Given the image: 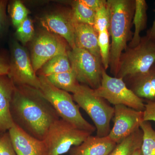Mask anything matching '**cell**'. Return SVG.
<instances>
[{
	"label": "cell",
	"mask_w": 155,
	"mask_h": 155,
	"mask_svg": "<svg viewBox=\"0 0 155 155\" xmlns=\"http://www.w3.org/2000/svg\"><path fill=\"white\" fill-rule=\"evenodd\" d=\"M11 110L14 123L41 140L51 125L60 119L39 90L28 85L15 86Z\"/></svg>",
	"instance_id": "1"
},
{
	"label": "cell",
	"mask_w": 155,
	"mask_h": 155,
	"mask_svg": "<svg viewBox=\"0 0 155 155\" xmlns=\"http://www.w3.org/2000/svg\"><path fill=\"white\" fill-rule=\"evenodd\" d=\"M110 21L109 31L111 37L109 67L115 76L118 72L120 58L127 48L130 37V28L134 11L135 1L108 0Z\"/></svg>",
	"instance_id": "2"
},
{
	"label": "cell",
	"mask_w": 155,
	"mask_h": 155,
	"mask_svg": "<svg viewBox=\"0 0 155 155\" xmlns=\"http://www.w3.org/2000/svg\"><path fill=\"white\" fill-rule=\"evenodd\" d=\"M39 90L52 106L61 119L71 123L82 130L93 133L95 126L87 122L81 114L79 106L75 104L73 96L68 92L56 87L46 76L39 74Z\"/></svg>",
	"instance_id": "3"
},
{
	"label": "cell",
	"mask_w": 155,
	"mask_h": 155,
	"mask_svg": "<svg viewBox=\"0 0 155 155\" xmlns=\"http://www.w3.org/2000/svg\"><path fill=\"white\" fill-rule=\"evenodd\" d=\"M72 96L78 105L85 111L94 123L97 135L102 137L109 135L114 107L104 99L97 95L94 89L84 84H80Z\"/></svg>",
	"instance_id": "4"
},
{
	"label": "cell",
	"mask_w": 155,
	"mask_h": 155,
	"mask_svg": "<svg viewBox=\"0 0 155 155\" xmlns=\"http://www.w3.org/2000/svg\"><path fill=\"white\" fill-rule=\"evenodd\" d=\"M92 133L61 119L51 125L44 139V155H61L80 144Z\"/></svg>",
	"instance_id": "5"
},
{
	"label": "cell",
	"mask_w": 155,
	"mask_h": 155,
	"mask_svg": "<svg viewBox=\"0 0 155 155\" xmlns=\"http://www.w3.org/2000/svg\"><path fill=\"white\" fill-rule=\"evenodd\" d=\"M155 64V41L147 35L141 37L134 48H127L120 58L116 77L123 79L147 72Z\"/></svg>",
	"instance_id": "6"
},
{
	"label": "cell",
	"mask_w": 155,
	"mask_h": 155,
	"mask_svg": "<svg viewBox=\"0 0 155 155\" xmlns=\"http://www.w3.org/2000/svg\"><path fill=\"white\" fill-rule=\"evenodd\" d=\"M68 57L78 82L94 90L98 88L104 69L101 58L86 50L78 48L69 50Z\"/></svg>",
	"instance_id": "7"
},
{
	"label": "cell",
	"mask_w": 155,
	"mask_h": 155,
	"mask_svg": "<svg viewBox=\"0 0 155 155\" xmlns=\"http://www.w3.org/2000/svg\"><path fill=\"white\" fill-rule=\"evenodd\" d=\"M94 93L114 105H123L138 111L144 110V100L137 96L125 83L124 79L110 76L103 70L101 82Z\"/></svg>",
	"instance_id": "8"
},
{
	"label": "cell",
	"mask_w": 155,
	"mask_h": 155,
	"mask_svg": "<svg viewBox=\"0 0 155 155\" xmlns=\"http://www.w3.org/2000/svg\"><path fill=\"white\" fill-rule=\"evenodd\" d=\"M8 76L15 86L28 85L39 89V78L34 70L28 52L16 40L11 43Z\"/></svg>",
	"instance_id": "9"
},
{
	"label": "cell",
	"mask_w": 155,
	"mask_h": 155,
	"mask_svg": "<svg viewBox=\"0 0 155 155\" xmlns=\"http://www.w3.org/2000/svg\"><path fill=\"white\" fill-rule=\"evenodd\" d=\"M67 42L55 34L45 30L34 38L31 49V61L35 72L56 56L68 54Z\"/></svg>",
	"instance_id": "10"
},
{
	"label": "cell",
	"mask_w": 155,
	"mask_h": 155,
	"mask_svg": "<svg viewBox=\"0 0 155 155\" xmlns=\"http://www.w3.org/2000/svg\"><path fill=\"white\" fill-rule=\"evenodd\" d=\"M114 108V126L108 136L118 144L140 128L143 122V111L123 105Z\"/></svg>",
	"instance_id": "11"
},
{
	"label": "cell",
	"mask_w": 155,
	"mask_h": 155,
	"mask_svg": "<svg viewBox=\"0 0 155 155\" xmlns=\"http://www.w3.org/2000/svg\"><path fill=\"white\" fill-rule=\"evenodd\" d=\"M41 22L46 30L64 39L72 49L76 48L74 21L71 9L47 14L41 19Z\"/></svg>",
	"instance_id": "12"
},
{
	"label": "cell",
	"mask_w": 155,
	"mask_h": 155,
	"mask_svg": "<svg viewBox=\"0 0 155 155\" xmlns=\"http://www.w3.org/2000/svg\"><path fill=\"white\" fill-rule=\"evenodd\" d=\"M8 131L17 155H45L43 140L29 135L15 123Z\"/></svg>",
	"instance_id": "13"
},
{
	"label": "cell",
	"mask_w": 155,
	"mask_h": 155,
	"mask_svg": "<svg viewBox=\"0 0 155 155\" xmlns=\"http://www.w3.org/2000/svg\"><path fill=\"white\" fill-rule=\"evenodd\" d=\"M14 88L8 75L0 76V133L8 131L14 124L11 110Z\"/></svg>",
	"instance_id": "14"
},
{
	"label": "cell",
	"mask_w": 155,
	"mask_h": 155,
	"mask_svg": "<svg viewBox=\"0 0 155 155\" xmlns=\"http://www.w3.org/2000/svg\"><path fill=\"white\" fill-rule=\"evenodd\" d=\"M117 143L108 136H89L80 144L72 147L69 155H108Z\"/></svg>",
	"instance_id": "15"
},
{
	"label": "cell",
	"mask_w": 155,
	"mask_h": 155,
	"mask_svg": "<svg viewBox=\"0 0 155 155\" xmlns=\"http://www.w3.org/2000/svg\"><path fill=\"white\" fill-rule=\"evenodd\" d=\"M123 79L127 86L140 98H155V64L147 72Z\"/></svg>",
	"instance_id": "16"
},
{
	"label": "cell",
	"mask_w": 155,
	"mask_h": 155,
	"mask_svg": "<svg viewBox=\"0 0 155 155\" xmlns=\"http://www.w3.org/2000/svg\"><path fill=\"white\" fill-rule=\"evenodd\" d=\"M98 33L93 25L74 22V35L76 48L86 50L101 58L98 44Z\"/></svg>",
	"instance_id": "17"
},
{
	"label": "cell",
	"mask_w": 155,
	"mask_h": 155,
	"mask_svg": "<svg viewBox=\"0 0 155 155\" xmlns=\"http://www.w3.org/2000/svg\"><path fill=\"white\" fill-rule=\"evenodd\" d=\"M147 8L146 1L135 0V11L132 20V23L134 26V31L127 48H134L139 44L141 38L140 32L147 27Z\"/></svg>",
	"instance_id": "18"
},
{
	"label": "cell",
	"mask_w": 155,
	"mask_h": 155,
	"mask_svg": "<svg viewBox=\"0 0 155 155\" xmlns=\"http://www.w3.org/2000/svg\"><path fill=\"white\" fill-rule=\"evenodd\" d=\"M143 139L142 130L140 128L116 145L108 155H131L141 147Z\"/></svg>",
	"instance_id": "19"
},
{
	"label": "cell",
	"mask_w": 155,
	"mask_h": 155,
	"mask_svg": "<svg viewBox=\"0 0 155 155\" xmlns=\"http://www.w3.org/2000/svg\"><path fill=\"white\" fill-rule=\"evenodd\" d=\"M46 77L56 87L72 94L77 90L80 85L72 70Z\"/></svg>",
	"instance_id": "20"
},
{
	"label": "cell",
	"mask_w": 155,
	"mask_h": 155,
	"mask_svg": "<svg viewBox=\"0 0 155 155\" xmlns=\"http://www.w3.org/2000/svg\"><path fill=\"white\" fill-rule=\"evenodd\" d=\"M41 73L45 76L72 70L68 54L56 56L47 62L41 67Z\"/></svg>",
	"instance_id": "21"
},
{
	"label": "cell",
	"mask_w": 155,
	"mask_h": 155,
	"mask_svg": "<svg viewBox=\"0 0 155 155\" xmlns=\"http://www.w3.org/2000/svg\"><path fill=\"white\" fill-rule=\"evenodd\" d=\"M71 12L74 22L93 25L95 12L88 8L82 0H76L72 3Z\"/></svg>",
	"instance_id": "22"
},
{
	"label": "cell",
	"mask_w": 155,
	"mask_h": 155,
	"mask_svg": "<svg viewBox=\"0 0 155 155\" xmlns=\"http://www.w3.org/2000/svg\"><path fill=\"white\" fill-rule=\"evenodd\" d=\"M140 128L143 132L140 147L142 155H155V130L148 121L142 122Z\"/></svg>",
	"instance_id": "23"
},
{
	"label": "cell",
	"mask_w": 155,
	"mask_h": 155,
	"mask_svg": "<svg viewBox=\"0 0 155 155\" xmlns=\"http://www.w3.org/2000/svg\"><path fill=\"white\" fill-rule=\"evenodd\" d=\"M109 31L106 30L99 32L98 44L99 48L101 60L104 69L106 70L109 67L110 44Z\"/></svg>",
	"instance_id": "24"
},
{
	"label": "cell",
	"mask_w": 155,
	"mask_h": 155,
	"mask_svg": "<svg viewBox=\"0 0 155 155\" xmlns=\"http://www.w3.org/2000/svg\"><path fill=\"white\" fill-rule=\"evenodd\" d=\"M9 9L12 24L17 28L28 17L29 11L22 2L18 0L12 2Z\"/></svg>",
	"instance_id": "25"
},
{
	"label": "cell",
	"mask_w": 155,
	"mask_h": 155,
	"mask_svg": "<svg viewBox=\"0 0 155 155\" xmlns=\"http://www.w3.org/2000/svg\"><path fill=\"white\" fill-rule=\"evenodd\" d=\"M34 31L33 22L28 17L16 28L15 35L18 40L25 45L33 40Z\"/></svg>",
	"instance_id": "26"
},
{
	"label": "cell",
	"mask_w": 155,
	"mask_h": 155,
	"mask_svg": "<svg viewBox=\"0 0 155 155\" xmlns=\"http://www.w3.org/2000/svg\"><path fill=\"white\" fill-rule=\"evenodd\" d=\"M110 16L107 2L95 12L94 27L98 32L108 30Z\"/></svg>",
	"instance_id": "27"
},
{
	"label": "cell",
	"mask_w": 155,
	"mask_h": 155,
	"mask_svg": "<svg viewBox=\"0 0 155 155\" xmlns=\"http://www.w3.org/2000/svg\"><path fill=\"white\" fill-rule=\"evenodd\" d=\"M0 155H17L14 148L8 131L0 136Z\"/></svg>",
	"instance_id": "28"
},
{
	"label": "cell",
	"mask_w": 155,
	"mask_h": 155,
	"mask_svg": "<svg viewBox=\"0 0 155 155\" xmlns=\"http://www.w3.org/2000/svg\"><path fill=\"white\" fill-rule=\"evenodd\" d=\"M143 121L155 122V98L147 100L143 111Z\"/></svg>",
	"instance_id": "29"
},
{
	"label": "cell",
	"mask_w": 155,
	"mask_h": 155,
	"mask_svg": "<svg viewBox=\"0 0 155 155\" xmlns=\"http://www.w3.org/2000/svg\"><path fill=\"white\" fill-rule=\"evenodd\" d=\"M7 3V1L0 0V35L2 32L6 25Z\"/></svg>",
	"instance_id": "30"
},
{
	"label": "cell",
	"mask_w": 155,
	"mask_h": 155,
	"mask_svg": "<svg viewBox=\"0 0 155 155\" xmlns=\"http://www.w3.org/2000/svg\"><path fill=\"white\" fill-rule=\"evenodd\" d=\"M88 8L96 12L107 2L106 0H82Z\"/></svg>",
	"instance_id": "31"
},
{
	"label": "cell",
	"mask_w": 155,
	"mask_h": 155,
	"mask_svg": "<svg viewBox=\"0 0 155 155\" xmlns=\"http://www.w3.org/2000/svg\"><path fill=\"white\" fill-rule=\"evenodd\" d=\"M9 69V61L5 56L0 54V76L8 75Z\"/></svg>",
	"instance_id": "32"
},
{
	"label": "cell",
	"mask_w": 155,
	"mask_h": 155,
	"mask_svg": "<svg viewBox=\"0 0 155 155\" xmlns=\"http://www.w3.org/2000/svg\"><path fill=\"white\" fill-rule=\"evenodd\" d=\"M154 11L155 14V8ZM146 35H147L150 38H151L152 39L155 41V14L154 20L153 22L152 26L151 28L148 31Z\"/></svg>",
	"instance_id": "33"
},
{
	"label": "cell",
	"mask_w": 155,
	"mask_h": 155,
	"mask_svg": "<svg viewBox=\"0 0 155 155\" xmlns=\"http://www.w3.org/2000/svg\"><path fill=\"white\" fill-rule=\"evenodd\" d=\"M131 155H142L140 148L136 150Z\"/></svg>",
	"instance_id": "34"
},
{
	"label": "cell",
	"mask_w": 155,
	"mask_h": 155,
	"mask_svg": "<svg viewBox=\"0 0 155 155\" xmlns=\"http://www.w3.org/2000/svg\"><path fill=\"white\" fill-rule=\"evenodd\" d=\"M0 136H1V135H0Z\"/></svg>",
	"instance_id": "35"
}]
</instances>
